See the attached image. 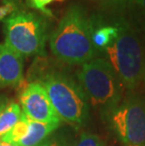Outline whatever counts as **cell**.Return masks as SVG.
<instances>
[{
    "label": "cell",
    "instance_id": "4fadbf2b",
    "mask_svg": "<svg viewBox=\"0 0 145 146\" xmlns=\"http://www.w3.org/2000/svg\"><path fill=\"white\" fill-rule=\"evenodd\" d=\"M70 146H105L103 139L93 133L83 132Z\"/></svg>",
    "mask_w": 145,
    "mask_h": 146
},
{
    "label": "cell",
    "instance_id": "9c48e42d",
    "mask_svg": "<svg viewBox=\"0 0 145 146\" xmlns=\"http://www.w3.org/2000/svg\"><path fill=\"white\" fill-rule=\"evenodd\" d=\"M27 123H28V132L18 143V146H37L49 135L56 131L60 125L57 123L36 122L29 119H27Z\"/></svg>",
    "mask_w": 145,
    "mask_h": 146
},
{
    "label": "cell",
    "instance_id": "5b68a950",
    "mask_svg": "<svg viewBox=\"0 0 145 146\" xmlns=\"http://www.w3.org/2000/svg\"><path fill=\"white\" fill-rule=\"evenodd\" d=\"M49 27L47 16L22 9L3 21L4 42L23 58L44 56Z\"/></svg>",
    "mask_w": 145,
    "mask_h": 146
},
{
    "label": "cell",
    "instance_id": "ffe728a7",
    "mask_svg": "<svg viewBox=\"0 0 145 146\" xmlns=\"http://www.w3.org/2000/svg\"><path fill=\"white\" fill-rule=\"evenodd\" d=\"M0 146H17V145L11 144V143H8V142H5V141H0Z\"/></svg>",
    "mask_w": 145,
    "mask_h": 146
},
{
    "label": "cell",
    "instance_id": "7a4b0ae2",
    "mask_svg": "<svg viewBox=\"0 0 145 146\" xmlns=\"http://www.w3.org/2000/svg\"><path fill=\"white\" fill-rule=\"evenodd\" d=\"M33 81L42 84L61 121L83 126L89 116L91 106L77 79L65 71L38 67Z\"/></svg>",
    "mask_w": 145,
    "mask_h": 146
},
{
    "label": "cell",
    "instance_id": "d6986e66",
    "mask_svg": "<svg viewBox=\"0 0 145 146\" xmlns=\"http://www.w3.org/2000/svg\"><path fill=\"white\" fill-rule=\"evenodd\" d=\"M9 104V98L4 95H0V112L4 110V108Z\"/></svg>",
    "mask_w": 145,
    "mask_h": 146
},
{
    "label": "cell",
    "instance_id": "5bb4252c",
    "mask_svg": "<svg viewBox=\"0 0 145 146\" xmlns=\"http://www.w3.org/2000/svg\"><path fill=\"white\" fill-rule=\"evenodd\" d=\"M22 9V0H2L0 2V21H4Z\"/></svg>",
    "mask_w": 145,
    "mask_h": 146
},
{
    "label": "cell",
    "instance_id": "ba28073f",
    "mask_svg": "<svg viewBox=\"0 0 145 146\" xmlns=\"http://www.w3.org/2000/svg\"><path fill=\"white\" fill-rule=\"evenodd\" d=\"M24 79V58L7 43H0V89L17 87Z\"/></svg>",
    "mask_w": 145,
    "mask_h": 146
},
{
    "label": "cell",
    "instance_id": "44dd1931",
    "mask_svg": "<svg viewBox=\"0 0 145 146\" xmlns=\"http://www.w3.org/2000/svg\"><path fill=\"white\" fill-rule=\"evenodd\" d=\"M142 80H143V83L145 85V64H144V68H143V74H142Z\"/></svg>",
    "mask_w": 145,
    "mask_h": 146
},
{
    "label": "cell",
    "instance_id": "7402d4cb",
    "mask_svg": "<svg viewBox=\"0 0 145 146\" xmlns=\"http://www.w3.org/2000/svg\"><path fill=\"white\" fill-rule=\"evenodd\" d=\"M126 146H145V145H126Z\"/></svg>",
    "mask_w": 145,
    "mask_h": 146
},
{
    "label": "cell",
    "instance_id": "8992f818",
    "mask_svg": "<svg viewBox=\"0 0 145 146\" xmlns=\"http://www.w3.org/2000/svg\"><path fill=\"white\" fill-rule=\"evenodd\" d=\"M113 133L125 145H145V100L130 95L107 117Z\"/></svg>",
    "mask_w": 145,
    "mask_h": 146
},
{
    "label": "cell",
    "instance_id": "3957f363",
    "mask_svg": "<svg viewBox=\"0 0 145 146\" xmlns=\"http://www.w3.org/2000/svg\"><path fill=\"white\" fill-rule=\"evenodd\" d=\"M119 26L118 37L103 53L122 86L133 91L142 80L145 45L137 29L124 21L119 22Z\"/></svg>",
    "mask_w": 145,
    "mask_h": 146
},
{
    "label": "cell",
    "instance_id": "8fae6325",
    "mask_svg": "<svg viewBox=\"0 0 145 146\" xmlns=\"http://www.w3.org/2000/svg\"><path fill=\"white\" fill-rule=\"evenodd\" d=\"M23 112L20 105L15 102H9L0 112V137L9 132L22 117Z\"/></svg>",
    "mask_w": 145,
    "mask_h": 146
},
{
    "label": "cell",
    "instance_id": "e0dca14e",
    "mask_svg": "<svg viewBox=\"0 0 145 146\" xmlns=\"http://www.w3.org/2000/svg\"><path fill=\"white\" fill-rule=\"evenodd\" d=\"M137 29L138 33H140V35L141 37V39H142L144 45H145V14L140 15V22H138V26Z\"/></svg>",
    "mask_w": 145,
    "mask_h": 146
},
{
    "label": "cell",
    "instance_id": "7c38bea8",
    "mask_svg": "<svg viewBox=\"0 0 145 146\" xmlns=\"http://www.w3.org/2000/svg\"><path fill=\"white\" fill-rule=\"evenodd\" d=\"M27 132H28L27 118L23 114L19 122L12 127L10 131L7 132L2 137H0V141L18 146V143L26 136Z\"/></svg>",
    "mask_w": 145,
    "mask_h": 146
},
{
    "label": "cell",
    "instance_id": "52a82bcc",
    "mask_svg": "<svg viewBox=\"0 0 145 146\" xmlns=\"http://www.w3.org/2000/svg\"><path fill=\"white\" fill-rule=\"evenodd\" d=\"M20 105L23 114L29 120L57 125L62 122L44 88L37 81L26 84L20 94Z\"/></svg>",
    "mask_w": 145,
    "mask_h": 146
},
{
    "label": "cell",
    "instance_id": "ac0fdd59",
    "mask_svg": "<svg viewBox=\"0 0 145 146\" xmlns=\"http://www.w3.org/2000/svg\"><path fill=\"white\" fill-rule=\"evenodd\" d=\"M128 1L137 6L140 10L141 14H145V0H128Z\"/></svg>",
    "mask_w": 145,
    "mask_h": 146
},
{
    "label": "cell",
    "instance_id": "277c9868",
    "mask_svg": "<svg viewBox=\"0 0 145 146\" xmlns=\"http://www.w3.org/2000/svg\"><path fill=\"white\" fill-rule=\"evenodd\" d=\"M76 76L89 106L101 116L107 118L121 103L123 86L105 58L97 57L80 65Z\"/></svg>",
    "mask_w": 145,
    "mask_h": 146
},
{
    "label": "cell",
    "instance_id": "6da1fadb",
    "mask_svg": "<svg viewBox=\"0 0 145 146\" xmlns=\"http://www.w3.org/2000/svg\"><path fill=\"white\" fill-rule=\"evenodd\" d=\"M94 26L95 19L82 6H69L49 36L53 56L68 65H82L99 57L91 39Z\"/></svg>",
    "mask_w": 145,
    "mask_h": 146
},
{
    "label": "cell",
    "instance_id": "9a60e30c",
    "mask_svg": "<svg viewBox=\"0 0 145 146\" xmlns=\"http://www.w3.org/2000/svg\"><path fill=\"white\" fill-rule=\"evenodd\" d=\"M64 0H26V6L32 10H35L45 15L47 17H52L53 13L47 9V6L54 2H63Z\"/></svg>",
    "mask_w": 145,
    "mask_h": 146
},
{
    "label": "cell",
    "instance_id": "2e32d148",
    "mask_svg": "<svg viewBox=\"0 0 145 146\" xmlns=\"http://www.w3.org/2000/svg\"><path fill=\"white\" fill-rule=\"evenodd\" d=\"M70 144L71 142L67 137L61 134L52 133L37 146H70Z\"/></svg>",
    "mask_w": 145,
    "mask_h": 146
},
{
    "label": "cell",
    "instance_id": "30bf717a",
    "mask_svg": "<svg viewBox=\"0 0 145 146\" xmlns=\"http://www.w3.org/2000/svg\"><path fill=\"white\" fill-rule=\"evenodd\" d=\"M119 31V22L117 24H100L95 20L91 39L92 43L100 54L118 37Z\"/></svg>",
    "mask_w": 145,
    "mask_h": 146
}]
</instances>
